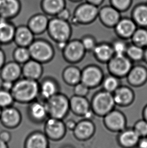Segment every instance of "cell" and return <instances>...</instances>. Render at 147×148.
I'll return each mask as SVG.
<instances>
[{"label": "cell", "mask_w": 147, "mask_h": 148, "mask_svg": "<svg viewBox=\"0 0 147 148\" xmlns=\"http://www.w3.org/2000/svg\"><path fill=\"white\" fill-rule=\"evenodd\" d=\"M11 92L16 103L30 104L38 99L39 82L22 77L14 82Z\"/></svg>", "instance_id": "6da1fadb"}, {"label": "cell", "mask_w": 147, "mask_h": 148, "mask_svg": "<svg viewBox=\"0 0 147 148\" xmlns=\"http://www.w3.org/2000/svg\"><path fill=\"white\" fill-rule=\"evenodd\" d=\"M46 32L50 38L56 44L68 42L72 37V25L68 21L52 17L50 19Z\"/></svg>", "instance_id": "7a4b0ae2"}, {"label": "cell", "mask_w": 147, "mask_h": 148, "mask_svg": "<svg viewBox=\"0 0 147 148\" xmlns=\"http://www.w3.org/2000/svg\"><path fill=\"white\" fill-rule=\"evenodd\" d=\"M90 101L94 115L102 118L116 107L113 94L102 88L94 94Z\"/></svg>", "instance_id": "3957f363"}, {"label": "cell", "mask_w": 147, "mask_h": 148, "mask_svg": "<svg viewBox=\"0 0 147 148\" xmlns=\"http://www.w3.org/2000/svg\"><path fill=\"white\" fill-rule=\"evenodd\" d=\"M48 117L63 120L70 111V98L59 92L45 101Z\"/></svg>", "instance_id": "277c9868"}, {"label": "cell", "mask_w": 147, "mask_h": 148, "mask_svg": "<svg viewBox=\"0 0 147 148\" xmlns=\"http://www.w3.org/2000/svg\"><path fill=\"white\" fill-rule=\"evenodd\" d=\"M28 49L31 58L42 64L51 62L56 54L52 43L44 38H35Z\"/></svg>", "instance_id": "5b68a950"}, {"label": "cell", "mask_w": 147, "mask_h": 148, "mask_svg": "<svg viewBox=\"0 0 147 148\" xmlns=\"http://www.w3.org/2000/svg\"><path fill=\"white\" fill-rule=\"evenodd\" d=\"M99 10V7L87 2L83 3L76 7L70 21L74 25L91 24L98 18Z\"/></svg>", "instance_id": "8992f818"}, {"label": "cell", "mask_w": 147, "mask_h": 148, "mask_svg": "<svg viewBox=\"0 0 147 148\" xmlns=\"http://www.w3.org/2000/svg\"><path fill=\"white\" fill-rule=\"evenodd\" d=\"M104 75L103 70L99 66L89 64L82 69L81 82L90 90L94 89L101 86Z\"/></svg>", "instance_id": "52a82bcc"}, {"label": "cell", "mask_w": 147, "mask_h": 148, "mask_svg": "<svg viewBox=\"0 0 147 148\" xmlns=\"http://www.w3.org/2000/svg\"><path fill=\"white\" fill-rule=\"evenodd\" d=\"M106 64L108 73L122 79L127 77L134 63L125 55H114Z\"/></svg>", "instance_id": "ba28073f"}, {"label": "cell", "mask_w": 147, "mask_h": 148, "mask_svg": "<svg viewBox=\"0 0 147 148\" xmlns=\"http://www.w3.org/2000/svg\"><path fill=\"white\" fill-rule=\"evenodd\" d=\"M86 53L80 39H71L62 51L64 60L69 64L74 65L81 62Z\"/></svg>", "instance_id": "9c48e42d"}, {"label": "cell", "mask_w": 147, "mask_h": 148, "mask_svg": "<svg viewBox=\"0 0 147 148\" xmlns=\"http://www.w3.org/2000/svg\"><path fill=\"white\" fill-rule=\"evenodd\" d=\"M70 111L76 116L91 119L94 114L91 108L90 101L86 97L73 95L70 98Z\"/></svg>", "instance_id": "30bf717a"}, {"label": "cell", "mask_w": 147, "mask_h": 148, "mask_svg": "<svg viewBox=\"0 0 147 148\" xmlns=\"http://www.w3.org/2000/svg\"><path fill=\"white\" fill-rule=\"evenodd\" d=\"M105 126L114 132L122 131L127 126V119L125 114L118 109H114L103 117Z\"/></svg>", "instance_id": "8fae6325"}, {"label": "cell", "mask_w": 147, "mask_h": 148, "mask_svg": "<svg viewBox=\"0 0 147 148\" xmlns=\"http://www.w3.org/2000/svg\"><path fill=\"white\" fill-rule=\"evenodd\" d=\"M39 100L46 101L60 92L61 86L56 78L52 76L44 77L39 82Z\"/></svg>", "instance_id": "7c38bea8"}, {"label": "cell", "mask_w": 147, "mask_h": 148, "mask_svg": "<svg viewBox=\"0 0 147 148\" xmlns=\"http://www.w3.org/2000/svg\"><path fill=\"white\" fill-rule=\"evenodd\" d=\"M129 86L131 88H140L147 82V67L142 64H133L125 77Z\"/></svg>", "instance_id": "4fadbf2b"}, {"label": "cell", "mask_w": 147, "mask_h": 148, "mask_svg": "<svg viewBox=\"0 0 147 148\" xmlns=\"http://www.w3.org/2000/svg\"><path fill=\"white\" fill-rule=\"evenodd\" d=\"M27 113L28 118L35 123H42L48 118L45 102L39 99L28 104Z\"/></svg>", "instance_id": "5bb4252c"}, {"label": "cell", "mask_w": 147, "mask_h": 148, "mask_svg": "<svg viewBox=\"0 0 147 148\" xmlns=\"http://www.w3.org/2000/svg\"><path fill=\"white\" fill-rule=\"evenodd\" d=\"M98 18L104 26L114 28L121 18V12L111 5H106L100 8Z\"/></svg>", "instance_id": "9a60e30c"}, {"label": "cell", "mask_w": 147, "mask_h": 148, "mask_svg": "<svg viewBox=\"0 0 147 148\" xmlns=\"http://www.w3.org/2000/svg\"><path fill=\"white\" fill-rule=\"evenodd\" d=\"M21 113L13 106L2 109L0 122L7 128L13 129L17 127L22 122Z\"/></svg>", "instance_id": "2e32d148"}, {"label": "cell", "mask_w": 147, "mask_h": 148, "mask_svg": "<svg viewBox=\"0 0 147 148\" xmlns=\"http://www.w3.org/2000/svg\"><path fill=\"white\" fill-rule=\"evenodd\" d=\"M112 94L116 106L122 108L129 107L135 100V93L129 86L121 84Z\"/></svg>", "instance_id": "e0dca14e"}, {"label": "cell", "mask_w": 147, "mask_h": 148, "mask_svg": "<svg viewBox=\"0 0 147 148\" xmlns=\"http://www.w3.org/2000/svg\"><path fill=\"white\" fill-rule=\"evenodd\" d=\"M66 128L63 120L48 117L44 124V132L46 136L52 140H59L66 134Z\"/></svg>", "instance_id": "ac0fdd59"}, {"label": "cell", "mask_w": 147, "mask_h": 148, "mask_svg": "<svg viewBox=\"0 0 147 148\" xmlns=\"http://www.w3.org/2000/svg\"><path fill=\"white\" fill-rule=\"evenodd\" d=\"M137 28V24L132 18L121 17L113 29L117 38L128 40H131Z\"/></svg>", "instance_id": "d6986e66"}, {"label": "cell", "mask_w": 147, "mask_h": 148, "mask_svg": "<svg viewBox=\"0 0 147 148\" xmlns=\"http://www.w3.org/2000/svg\"><path fill=\"white\" fill-rule=\"evenodd\" d=\"M21 10L20 0H0V16L2 19H14L19 14Z\"/></svg>", "instance_id": "ffe728a7"}, {"label": "cell", "mask_w": 147, "mask_h": 148, "mask_svg": "<svg viewBox=\"0 0 147 148\" xmlns=\"http://www.w3.org/2000/svg\"><path fill=\"white\" fill-rule=\"evenodd\" d=\"M22 76V66L13 61L6 62L0 70V78L2 80L16 82Z\"/></svg>", "instance_id": "44dd1931"}, {"label": "cell", "mask_w": 147, "mask_h": 148, "mask_svg": "<svg viewBox=\"0 0 147 148\" xmlns=\"http://www.w3.org/2000/svg\"><path fill=\"white\" fill-rule=\"evenodd\" d=\"M49 21L48 15L44 13H38L29 19L27 25L35 36H39L47 31Z\"/></svg>", "instance_id": "7402d4cb"}, {"label": "cell", "mask_w": 147, "mask_h": 148, "mask_svg": "<svg viewBox=\"0 0 147 148\" xmlns=\"http://www.w3.org/2000/svg\"><path fill=\"white\" fill-rule=\"evenodd\" d=\"M42 65L39 62L31 59L22 65V77L39 82L44 73Z\"/></svg>", "instance_id": "603a6c76"}, {"label": "cell", "mask_w": 147, "mask_h": 148, "mask_svg": "<svg viewBox=\"0 0 147 148\" xmlns=\"http://www.w3.org/2000/svg\"><path fill=\"white\" fill-rule=\"evenodd\" d=\"M35 39V35L27 25L16 27L13 42L17 46L28 48Z\"/></svg>", "instance_id": "cb8c5ba5"}, {"label": "cell", "mask_w": 147, "mask_h": 148, "mask_svg": "<svg viewBox=\"0 0 147 148\" xmlns=\"http://www.w3.org/2000/svg\"><path fill=\"white\" fill-rule=\"evenodd\" d=\"M92 53L95 59L102 64H107L114 55L110 42H98Z\"/></svg>", "instance_id": "d4e9b609"}, {"label": "cell", "mask_w": 147, "mask_h": 148, "mask_svg": "<svg viewBox=\"0 0 147 148\" xmlns=\"http://www.w3.org/2000/svg\"><path fill=\"white\" fill-rule=\"evenodd\" d=\"M16 26L10 20L2 19L0 21V42L8 45L14 41Z\"/></svg>", "instance_id": "484cf974"}, {"label": "cell", "mask_w": 147, "mask_h": 148, "mask_svg": "<svg viewBox=\"0 0 147 148\" xmlns=\"http://www.w3.org/2000/svg\"><path fill=\"white\" fill-rule=\"evenodd\" d=\"M82 69L74 64H70L64 68L62 73L64 82L69 86H73L81 82Z\"/></svg>", "instance_id": "4316f807"}, {"label": "cell", "mask_w": 147, "mask_h": 148, "mask_svg": "<svg viewBox=\"0 0 147 148\" xmlns=\"http://www.w3.org/2000/svg\"><path fill=\"white\" fill-rule=\"evenodd\" d=\"M40 7L46 15L56 17L66 8V0H42Z\"/></svg>", "instance_id": "83f0119b"}, {"label": "cell", "mask_w": 147, "mask_h": 148, "mask_svg": "<svg viewBox=\"0 0 147 148\" xmlns=\"http://www.w3.org/2000/svg\"><path fill=\"white\" fill-rule=\"evenodd\" d=\"M95 128V125L91 119L84 118L77 123L74 133L78 138L85 139L93 134Z\"/></svg>", "instance_id": "f1b7e54d"}, {"label": "cell", "mask_w": 147, "mask_h": 148, "mask_svg": "<svg viewBox=\"0 0 147 148\" xmlns=\"http://www.w3.org/2000/svg\"><path fill=\"white\" fill-rule=\"evenodd\" d=\"M131 18L137 27L147 28V3L136 5L131 13Z\"/></svg>", "instance_id": "f546056e"}, {"label": "cell", "mask_w": 147, "mask_h": 148, "mask_svg": "<svg viewBox=\"0 0 147 148\" xmlns=\"http://www.w3.org/2000/svg\"><path fill=\"white\" fill-rule=\"evenodd\" d=\"M48 145L47 136L40 132L33 133L26 142V148H48Z\"/></svg>", "instance_id": "4dcf8cb0"}, {"label": "cell", "mask_w": 147, "mask_h": 148, "mask_svg": "<svg viewBox=\"0 0 147 148\" xmlns=\"http://www.w3.org/2000/svg\"><path fill=\"white\" fill-rule=\"evenodd\" d=\"M121 79L108 73L105 74L101 86L102 89L113 94L121 85Z\"/></svg>", "instance_id": "1f68e13d"}, {"label": "cell", "mask_w": 147, "mask_h": 148, "mask_svg": "<svg viewBox=\"0 0 147 148\" xmlns=\"http://www.w3.org/2000/svg\"><path fill=\"white\" fill-rule=\"evenodd\" d=\"M125 55L133 63H139L144 61V48L129 42Z\"/></svg>", "instance_id": "d6a6232c"}, {"label": "cell", "mask_w": 147, "mask_h": 148, "mask_svg": "<svg viewBox=\"0 0 147 148\" xmlns=\"http://www.w3.org/2000/svg\"><path fill=\"white\" fill-rule=\"evenodd\" d=\"M139 138V134L133 129H125L119 136V140L124 146L131 147L137 142Z\"/></svg>", "instance_id": "836d02e7"}, {"label": "cell", "mask_w": 147, "mask_h": 148, "mask_svg": "<svg viewBox=\"0 0 147 148\" xmlns=\"http://www.w3.org/2000/svg\"><path fill=\"white\" fill-rule=\"evenodd\" d=\"M131 40L133 44L145 48L147 46V28L137 27Z\"/></svg>", "instance_id": "e575fe53"}, {"label": "cell", "mask_w": 147, "mask_h": 148, "mask_svg": "<svg viewBox=\"0 0 147 148\" xmlns=\"http://www.w3.org/2000/svg\"><path fill=\"white\" fill-rule=\"evenodd\" d=\"M12 56L14 61L20 65L25 64L31 59L29 49L23 47H16L13 52Z\"/></svg>", "instance_id": "d590c367"}, {"label": "cell", "mask_w": 147, "mask_h": 148, "mask_svg": "<svg viewBox=\"0 0 147 148\" xmlns=\"http://www.w3.org/2000/svg\"><path fill=\"white\" fill-rule=\"evenodd\" d=\"M129 43L127 40L117 37L113 38L110 44L114 55H125Z\"/></svg>", "instance_id": "8d00e7d4"}, {"label": "cell", "mask_w": 147, "mask_h": 148, "mask_svg": "<svg viewBox=\"0 0 147 148\" xmlns=\"http://www.w3.org/2000/svg\"><path fill=\"white\" fill-rule=\"evenodd\" d=\"M15 101L11 92L0 88V107L2 109L13 106Z\"/></svg>", "instance_id": "74e56055"}, {"label": "cell", "mask_w": 147, "mask_h": 148, "mask_svg": "<svg viewBox=\"0 0 147 148\" xmlns=\"http://www.w3.org/2000/svg\"><path fill=\"white\" fill-rule=\"evenodd\" d=\"M80 40L86 52L89 53H92L98 43L95 37L91 34L84 35L82 37Z\"/></svg>", "instance_id": "f35d334b"}, {"label": "cell", "mask_w": 147, "mask_h": 148, "mask_svg": "<svg viewBox=\"0 0 147 148\" xmlns=\"http://www.w3.org/2000/svg\"><path fill=\"white\" fill-rule=\"evenodd\" d=\"M110 2L111 6L122 12L129 9L133 0H110Z\"/></svg>", "instance_id": "ab89813d"}, {"label": "cell", "mask_w": 147, "mask_h": 148, "mask_svg": "<svg viewBox=\"0 0 147 148\" xmlns=\"http://www.w3.org/2000/svg\"><path fill=\"white\" fill-rule=\"evenodd\" d=\"M135 130L140 136H147V122L143 118L137 120L133 126Z\"/></svg>", "instance_id": "60d3db41"}, {"label": "cell", "mask_w": 147, "mask_h": 148, "mask_svg": "<svg viewBox=\"0 0 147 148\" xmlns=\"http://www.w3.org/2000/svg\"><path fill=\"white\" fill-rule=\"evenodd\" d=\"M90 90V89L81 82L73 86L74 95L77 96L87 97L89 94Z\"/></svg>", "instance_id": "b9f144b4"}, {"label": "cell", "mask_w": 147, "mask_h": 148, "mask_svg": "<svg viewBox=\"0 0 147 148\" xmlns=\"http://www.w3.org/2000/svg\"><path fill=\"white\" fill-rule=\"evenodd\" d=\"M72 15V14H71L70 10L68 9H67V8H65L62 10L61 12H60L58 14V15L56 17H57L58 18H60L63 20L69 21L70 19L71 18Z\"/></svg>", "instance_id": "7bdbcfd3"}, {"label": "cell", "mask_w": 147, "mask_h": 148, "mask_svg": "<svg viewBox=\"0 0 147 148\" xmlns=\"http://www.w3.org/2000/svg\"><path fill=\"white\" fill-rule=\"evenodd\" d=\"M14 82H11L10 81L7 80H2V82L1 84L0 88H2L4 90L11 92L12 90Z\"/></svg>", "instance_id": "ee69618b"}, {"label": "cell", "mask_w": 147, "mask_h": 148, "mask_svg": "<svg viewBox=\"0 0 147 148\" xmlns=\"http://www.w3.org/2000/svg\"><path fill=\"white\" fill-rule=\"evenodd\" d=\"M11 138V135L9 132L7 131H3L0 132V139L4 141L5 142L7 143L10 140Z\"/></svg>", "instance_id": "f6af8a7d"}, {"label": "cell", "mask_w": 147, "mask_h": 148, "mask_svg": "<svg viewBox=\"0 0 147 148\" xmlns=\"http://www.w3.org/2000/svg\"><path fill=\"white\" fill-rule=\"evenodd\" d=\"M65 123L67 129L73 130L75 128L77 122L73 119H69Z\"/></svg>", "instance_id": "bcb514c9"}, {"label": "cell", "mask_w": 147, "mask_h": 148, "mask_svg": "<svg viewBox=\"0 0 147 148\" xmlns=\"http://www.w3.org/2000/svg\"><path fill=\"white\" fill-rule=\"evenodd\" d=\"M6 56L4 50L0 48V70L6 63Z\"/></svg>", "instance_id": "7dc6e473"}, {"label": "cell", "mask_w": 147, "mask_h": 148, "mask_svg": "<svg viewBox=\"0 0 147 148\" xmlns=\"http://www.w3.org/2000/svg\"><path fill=\"white\" fill-rule=\"evenodd\" d=\"M86 2L99 7L100 5H101L103 3L104 0H86Z\"/></svg>", "instance_id": "c3c4849f"}, {"label": "cell", "mask_w": 147, "mask_h": 148, "mask_svg": "<svg viewBox=\"0 0 147 148\" xmlns=\"http://www.w3.org/2000/svg\"><path fill=\"white\" fill-rule=\"evenodd\" d=\"M67 44V42H58V43L56 44V48H57L58 50H60L62 52V51L64 50Z\"/></svg>", "instance_id": "681fc988"}, {"label": "cell", "mask_w": 147, "mask_h": 148, "mask_svg": "<svg viewBox=\"0 0 147 148\" xmlns=\"http://www.w3.org/2000/svg\"><path fill=\"white\" fill-rule=\"evenodd\" d=\"M142 116L144 119L147 122V104L144 107L142 110Z\"/></svg>", "instance_id": "f907efd6"}, {"label": "cell", "mask_w": 147, "mask_h": 148, "mask_svg": "<svg viewBox=\"0 0 147 148\" xmlns=\"http://www.w3.org/2000/svg\"><path fill=\"white\" fill-rule=\"evenodd\" d=\"M140 147L141 148H147V139H143L141 140L140 144Z\"/></svg>", "instance_id": "816d5d0a"}, {"label": "cell", "mask_w": 147, "mask_h": 148, "mask_svg": "<svg viewBox=\"0 0 147 148\" xmlns=\"http://www.w3.org/2000/svg\"><path fill=\"white\" fill-rule=\"evenodd\" d=\"M6 143H7L5 142L4 141L0 139V148H8Z\"/></svg>", "instance_id": "f5cc1de1"}, {"label": "cell", "mask_w": 147, "mask_h": 148, "mask_svg": "<svg viewBox=\"0 0 147 148\" xmlns=\"http://www.w3.org/2000/svg\"><path fill=\"white\" fill-rule=\"evenodd\" d=\"M144 62L147 64V46L144 48Z\"/></svg>", "instance_id": "db71d44e"}, {"label": "cell", "mask_w": 147, "mask_h": 148, "mask_svg": "<svg viewBox=\"0 0 147 148\" xmlns=\"http://www.w3.org/2000/svg\"><path fill=\"white\" fill-rule=\"evenodd\" d=\"M70 1L73 2H80V1H83V0H70Z\"/></svg>", "instance_id": "11a10c76"}, {"label": "cell", "mask_w": 147, "mask_h": 148, "mask_svg": "<svg viewBox=\"0 0 147 148\" xmlns=\"http://www.w3.org/2000/svg\"><path fill=\"white\" fill-rule=\"evenodd\" d=\"M2 108H1V107H0V116H1V112H2Z\"/></svg>", "instance_id": "9f6ffc18"}, {"label": "cell", "mask_w": 147, "mask_h": 148, "mask_svg": "<svg viewBox=\"0 0 147 148\" xmlns=\"http://www.w3.org/2000/svg\"><path fill=\"white\" fill-rule=\"evenodd\" d=\"M2 45L1 44V42H0V48H1V46H2Z\"/></svg>", "instance_id": "6f0895ef"}, {"label": "cell", "mask_w": 147, "mask_h": 148, "mask_svg": "<svg viewBox=\"0 0 147 148\" xmlns=\"http://www.w3.org/2000/svg\"><path fill=\"white\" fill-rule=\"evenodd\" d=\"M2 19V18H1V16H0V21H1V20Z\"/></svg>", "instance_id": "680465c9"}]
</instances>
